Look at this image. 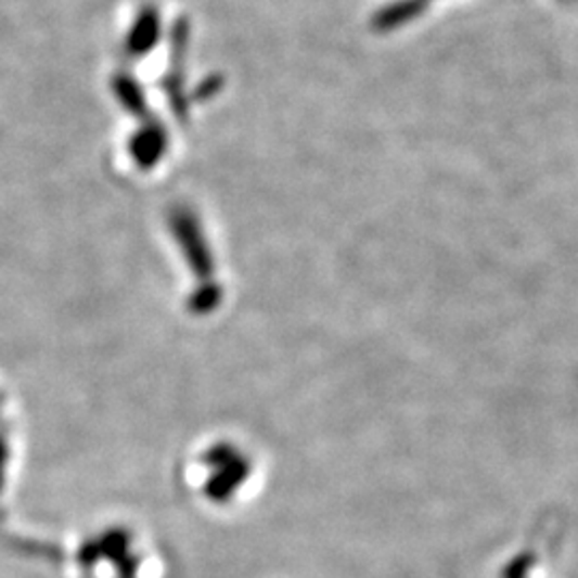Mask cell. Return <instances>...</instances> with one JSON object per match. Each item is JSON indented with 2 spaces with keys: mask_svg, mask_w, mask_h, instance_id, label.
I'll list each match as a JSON object with an SVG mask.
<instances>
[{
  "mask_svg": "<svg viewBox=\"0 0 578 578\" xmlns=\"http://www.w3.org/2000/svg\"><path fill=\"white\" fill-rule=\"evenodd\" d=\"M424 11V0H395L382 7L373 15V26L380 33H393L406 24H410Z\"/></svg>",
  "mask_w": 578,
  "mask_h": 578,
  "instance_id": "6da1fadb",
  "label": "cell"
}]
</instances>
